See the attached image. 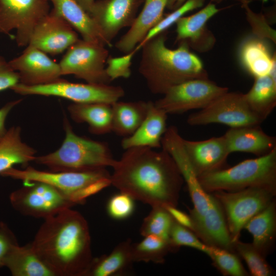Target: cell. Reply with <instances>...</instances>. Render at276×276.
Masks as SVG:
<instances>
[{
  "mask_svg": "<svg viewBox=\"0 0 276 276\" xmlns=\"http://www.w3.org/2000/svg\"><path fill=\"white\" fill-rule=\"evenodd\" d=\"M187 0H168L166 8L171 11H174L181 5H182Z\"/></svg>",
  "mask_w": 276,
  "mask_h": 276,
  "instance_id": "cell-47",
  "label": "cell"
},
{
  "mask_svg": "<svg viewBox=\"0 0 276 276\" xmlns=\"http://www.w3.org/2000/svg\"><path fill=\"white\" fill-rule=\"evenodd\" d=\"M65 138L57 150L36 156L34 162L52 171H82L112 167L115 159L105 143L78 135L66 117L63 119Z\"/></svg>",
  "mask_w": 276,
  "mask_h": 276,
  "instance_id": "cell-4",
  "label": "cell"
},
{
  "mask_svg": "<svg viewBox=\"0 0 276 276\" xmlns=\"http://www.w3.org/2000/svg\"><path fill=\"white\" fill-rule=\"evenodd\" d=\"M161 146L162 149L172 157L187 184L194 205L193 209L189 210L190 215L202 216L210 204L212 194L205 192L201 187L185 150L183 138L176 126L167 127L162 137Z\"/></svg>",
  "mask_w": 276,
  "mask_h": 276,
  "instance_id": "cell-14",
  "label": "cell"
},
{
  "mask_svg": "<svg viewBox=\"0 0 276 276\" xmlns=\"http://www.w3.org/2000/svg\"><path fill=\"white\" fill-rule=\"evenodd\" d=\"M168 0H145L142 10L129 30L116 42V48L128 54L145 38L149 31L164 17Z\"/></svg>",
  "mask_w": 276,
  "mask_h": 276,
  "instance_id": "cell-22",
  "label": "cell"
},
{
  "mask_svg": "<svg viewBox=\"0 0 276 276\" xmlns=\"http://www.w3.org/2000/svg\"><path fill=\"white\" fill-rule=\"evenodd\" d=\"M50 0H0V33L16 30L19 47L28 45L33 30L50 12Z\"/></svg>",
  "mask_w": 276,
  "mask_h": 276,
  "instance_id": "cell-13",
  "label": "cell"
},
{
  "mask_svg": "<svg viewBox=\"0 0 276 276\" xmlns=\"http://www.w3.org/2000/svg\"><path fill=\"white\" fill-rule=\"evenodd\" d=\"M241 1L253 33L260 39L268 38L275 43V31L267 24L265 16L262 13H256L254 12L249 7V0Z\"/></svg>",
  "mask_w": 276,
  "mask_h": 276,
  "instance_id": "cell-40",
  "label": "cell"
},
{
  "mask_svg": "<svg viewBox=\"0 0 276 276\" xmlns=\"http://www.w3.org/2000/svg\"><path fill=\"white\" fill-rule=\"evenodd\" d=\"M174 219L165 207H152L144 218L140 228L143 237L152 235L169 241L170 233Z\"/></svg>",
  "mask_w": 276,
  "mask_h": 276,
  "instance_id": "cell-34",
  "label": "cell"
},
{
  "mask_svg": "<svg viewBox=\"0 0 276 276\" xmlns=\"http://www.w3.org/2000/svg\"><path fill=\"white\" fill-rule=\"evenodd\" d=\"M111 185L151 207L177 206L184 180L166 151L149 147L126 149L112 167Z\"/></svg>",
  "mask_w": 276,
  "mask_h": 276,
  "instance_id": "cell-1",
  "label": "cell"
},
{
  "mask_svg": "<svg viewBox=\"0 0 276 276\" xmlns=\"http://www.w3.org/2000/svg\"><path fill=\"white\" fill-rule=\"evenodd\" d=\"M235 252L246 262L252 276H270L274 270L262 255L251 243L239 240L234 243Z\"/></svg>",
  "mask_w": 276,
  "mask_h": 276,
  "instance_id": "cell-35",
  "label": "cell"
},
{
  "mask_svg": "<svg viewBox=\"0 0 276 276\" xmlns=\"http://www.w3.org/2000/svg\"><path fill=\"white\" fill-rule=\"evenodd\" d=\"M220 202L232 242L239 240L245 224L275 199L276 193L267 189L251 187L239 191L211 193Z\"/></svg>",
  "mask_w": 276,
  "mask_h": 276,
  "instance_id": "cell-7",
  "label": "cell"
},
{
  "mask_svg": "<svg viewBox=\"0 0 276 276\" xmlns=\"http://www.w3.org/2000/svg\"><path fill=\"white\" fill-rule=\"evenodd\" d=\"M134 200L128 194L120 192L109 199L106 206L107 213L114 219H125L130 217L134 212Z\"/></svg>",
  "mask_w": 276,
  "mask_h": 276,
  "instance_id": "cell-39",
  "label": "cell"
},
{
  "mask_svg": "<svg viewBox=\"0 0 276 276\" xmlns=\"http://www.w3.org/2000/svg\"><path fill=\"white\" fill-rule=\"evenodd\" d=\"M223 136L230 154L242 152L258 157L276 148L275 137L266 134L260 125L230 127Z\"/></svg>",
  "mask_w": 276,
  "mask_h": 276,
  "instance_id": "cell-21",
  "label": "cell"
},
{
  "mask_svg": "<svg viewBox=\"0 0 276 276\" xmlns=\"http://www.w3.org/2000/svg\"><path fill=\"white\" fill-rule=\"evenodd\" d=\"M19 82L18 73L0 55V91L11 89Z\"/></svg>",
  "mask_w": 276,
  "mask_h": 276,
  "instance_id": "cell-43",
  "label": "cell"
},
{
  "mask_svg": "<svg viewBox=\"0 0 276 276\" xmlns=\"http://www.w3.org/2000/svg\"><path fill=\"white\" fill-rule=\"evenodd\" d=\"M9 198L20 214L44 219L76 205L56 188L40 181L24 183L22 187L10 194Z\"/></svg>",
  "mask_w": 276,
  "mask_h": 276,
  "instance_id": "cell-10",
  "label": "cell"
},
{
  "mask_svg": "<svg viewBox=\"0 0 276 276\" xmlns=\"http://www.w3.org/2000/svg\"><path fill=\"white\" fill-rule=\"evenodd\" d=\"M227 91L209 78L194 79L170 88L154 103L167 114L181 113L203 108Z\"/></svg>",
  "mask_w": 276,
  "mask_h": 276,
  "instance_id": "cell-12",
  "label": "cell"
},
{
  "mask_svg": "<svg viewBox=\"0 0 276 276\" xmlns=\"http://www.w3.org/2000/svg\"><path fill=\"white\" fill-rule=\"evenodd\" d=\"M275 69L268 75L255 77L252 86L244 94L250 109L263 121L276 106Z\"/></svg>",
  "mask_w": 276,
  "mask_h": 276,
  "instance_id": "cell-29",
  "label": "cell"
},
{
  "mask_svg": "<svg viewBox=\"0 0 276 276\" xmlns=\"http://www.w3.org/2000/svg\"><path fill=\"white\" fill-rule=\"evenodd\" d=\"M211 194L210 204L203 215L200 217L190 215L194 223V233L208 246L235 252L223 209Z\"/></svg>",
  "mask_w": 276,
  "mask_h": 276,
  "instance_id": "cell-19",
  "label": "cell"
},
{
  "mask_svg": "<svg viewBox=\"0 0 276 276\" xmlns=\"http://www.w3.org/2000/svg\"><path fill=\"white\" fill-rule=\"evenodd\" d=\"M78 39L77 31L52 10L36 26L28 45L54 56L67 50Z\"/></svg>",
  "mask_w": 276,
  "mask_h": 276,
  "instance_id": "cell-16",
  "label": "cell"
},
{
  "mask_svg": "<svg viewBox=\"0 0 276 276\" xmlns=\"http://www.w3.org/2000/svg\"><path fill=\"white\" fill-rule=\"evenodd\" d=\"M198 178L203 190L209 193L251 187L263 188L276 193V148L264 155L206 173Z\"/></svg>",
  "mask_w": 276,
  "mask_h": 276,
  "instance_id": "cell-6",
  "label": "cell"
},
{
  "mask_svg": "<svg viewBox=\"0 0 276 276\" xmlns=\"http://www.w3.org/2000/svg\"><path fill=\"white\" fill-rule=\"evenodd\" d=\"M50 2L53 5L52 10L79 32L83 39L109 47L94 19L74 0H50Z\"/></svg>",
  "mask_w": 276,
  "mask_h": 276,
  "instance_id": "cell-24",
  "label": "cell"
},
{
  "mask_svg": "<svg viewBox=\"0 0 276 276\" xmlns=\"http://www.w3.org/2000/svg\"><path fill=\"white\" fill-rule=\"evenodd\" d=\"M149 101H117L111 104L112 131L124 137L134 133L145 118Z\"/></svg>",
  "mask_w": 276,
  "mask_h": 276,
  "instance_id": "cell-30",
  "label": "cell"
},
{
  "mask_svg": "<svg viewBox=\"0 0 276 276\" xmlns=\"http://www.w3.org/2000/svg\"><path fill=\"white\" fill-rule=\"evenodd\" d=\"M176 251L169 241L149 235L140 242L132 244L131 254L133 262H151L163 263L167 255Z\"/></svg>",
  "mask_w": 276,
  "mask_h": 276,
  "instance_id": "cell-33",
  "label": "cell"
},
{
  "mask_svg": "<svg viewBox=\"0 0 276 276\" xmlns=\"http://www.w3.org/2000/svg\"><path fill=\"white\" fill-rule=\"evenodd\" d=\"M18 244L16 238L8 225L0 222V268L4 267L6 259L13 246Z\"/></svg>",
  "mask_w": 276,
  "mask_h": 276,
  "instance_id": "cell-42",
  "label": "cell"
},
{
  "mask_svg": "<svg viewBox=\"0 0 276 276\" xmlns=\"http://www.w3.org/2000/svg\"><path fill=\"white\" fill-rule=\"evenodd\" d=\"M20 133L19 126H12L0 140V173L15 165L34 160L36 150L22 141Z\"/></svg>",
  "mask_w": 276,
  "mask_h": 276,
  "instance_id": "cell-31",
  "label": "cell"
},
{
  "mask_svg": "<svg viewBox=\"0 0 276 276\" xmlns=\"http://www.w3.org/2000/svg\"><path fill=\"white\" fill-rule=\"evenodd\" d=\"M183 145L192 167L198 177L224 168L230 154L223 135L202 141L183 139Z\"/></svg>",
  "mask_w": 276,
  "mask_h": 276,
  "instance_id": "cell-20",
  "label": "cell"
},
{
  "mask_svg": "<svg viewBox=\"0 0 276 276\" xmlns=\"http://www.w3.org/2000/svg\"><path fill=\"white\" fill-rule=\"evenodd\" d=\"M261 39H249L245 41L240 50L241 61L254 77L270 74L275 67V56L271 54Z\"/></svg>",
  "mask_w": 276,
  "mask_h": 276,
  "instance_id": "cell-32",
  "label": "cell"
},
{
  "mask_svg": "<svg viewBox=\"0 0 276 276\" xmlns=\"http://www.w3.org/2000/svg\"><path fill=\"white\" fill-rule=\"evenodd\" d=\"M132 243L128 239L118 244L108 255L93 258L85 276L122 275L130 270L134 262Z\"/></svg>",
  "mask_w": 276,
  "mask_h": 276,
  "instance_id": "cell-28",
  "label": "cell"
},
{
  "mask_svg": "<svg viewBox=\"0 0 276 276\" xmlns=\"http://www.w3.org/2000/svg\"><path fill=\"white\" fill-rule=\"evenodd\" d=\"M11 89L23 96H55L78 103L102 102L112 104L125 95L124 90L120 86L72 83L62 78L53 83L39 85L29 86L18 83Z\"/></svg>",
  "mask_w": 276,
  "mask_h": 276,
  "instance_id": "cell-8",
  "label": "cell"
},
{
  "mask_svg": "<svg viewBox=\"0 0 276 276\" xmlns=\"http://www.w3.org/2000/svg\"><path fill=\"white\" fill-rule=\"evenodd\" d=\"M21 101L22 99H20L9 102L0 108V140L4 136L7 130L5 128V121L9 113Z\"/></svg>",
  "mask_w": 276,
  "mask_h": 276,
  "instance_id": "cell-45",
  "label": "cell"
},
{
  "mask_svg": "<svg viewBox=\"0 0 276 276\" xmlns=\"http://www.w3.org/2000/svg\"><path fill=\"white\" fill-rule=\"evenodd\" d=\"M224 0H210V2L216 4H219L222 2Z\"/></svg>",
  "mask_w": 276,
  "mask_h": 276,
  "instance_id": "cell-48",
  "label": "cell"
},
{
  "mask_svg": "<svg viewBox=\"0 0 276 276\" xmlns=\"http://www.w3.org/2000/svg\"><path fill=\"white\" fill-rule=\"evenodd\" d=\"M220 11L216 4L210 2L196 13L180 17L175 22L176 42H186L189 47L199 52L211 50L216 39L208 29L206 23Z\"/></svg>",
  "mask_w": 276,
  "mask_h": 276,
  "instance_id": "cell-18",
  "label": "cell"
},
{
  "mask_svg": "<svg viewBox=\"0 0 276 276\" xmlns=\"http://www.w3.org/2000/svg\"><path fill=\"white\" fill-rule=\"evenodd\" d=\"M207 255L212 260L213 265L224 275H249L241 262L239 256L235 252L217 247L209 246Z\"/></svg>",
  "mask_w": 276,
  "mask_h": 276,
  "instance_id": "cell-36",
  "label": "cell"
},
{
  "mask_svg": "<svg viewBox=\"0 0 276 276\" xmlns=\"http://www.w3.org/2000/svg\"><path fill=\"white\" fill-rule=\"evenodd\" d=\"M145 0L95 1L88 14L101 30L111 47V41L120 31L131 27L137 10Z\"/></svg>",
  "mask_w": 276,
  "mask_h": 276,
  "instance_id": "cell-15",
  "label": "cell"
},
{
  "mask_svg": "<svg viewBox=\"0 0 276 276\" xmlns=\"http://www.w3.org/2000/svg\"><path fill=\"white\" fill-rule=\"evenodd\" d=\"M11 67L19 76V83L29 86L49 84L62 78L59 63L47 54L28 45L23 52L10 61Z\"/></svg>",
  "mask_w": 276,
  "mask_h": 276,
  "instance_id": "cell-17",
  "label": "cell"
},
{
  "mask_svg": "<svg viewBox=\"0 0 276 276\" xmlns=\"http://www.w3.org/2000/svg\"><path fill=\"white\" fill-rule=\"evenodd\" d=\"M67 110L74 121L87 124L89 131L94 134L102 135L112 131L111 104L73 103L68 106Z\"/></svg>",
  "mask_w": 276,
  "mask_h": 276,
  "instance_id": "cell-26",
  "label": "cell"
},
{
  "mask_svg": "<svg viewBox=\"0 0 276 276\" xmlns=\"http://www.w3.org/2000/svg\"><path fill=\"white\" fill-rule=\"evenodd\" d=\"M88 14L89 13L95 0H74Z\"/></svg>",
  "mask_w": 276,
  "mask_h": 276,
  "instance_id": "cell-46",
  "label": "cell"
},
{
  "mask_svg": "<svg viewBox=\"0 0 276 276\" xmlns=\"http://www.w3.org/2000/svg\"><path fill=\"white\" fill-rule=\"evenodd\" d=\"M263 122L249 107L244 94L228 91L187 119L191 126L217 123L230 127L260 125Z\"/></svg>",
  "mask_w": 276,
  "mask_h": 276,
  "instance_id": "cell-11",
  "label": "cell"
},
{
  "mask_svg": "<svg viewBox=\"0 0 276 276\" xmlns=\"http://www.w3.org/2000/svg\"><path fill=\"white\" fill-rule=\"evenodd\" d=\"M205 0H187L185 3L177 9L168 14L153 27L148 33L143 40L138 44L134 51H139L142 46L150 39L157 35L167 31V30L184 14L194 9L201 7L204 3Z\"/></svg>",
  "mask_w": 276,
  "mask_h": 276,
  "instance_id": "cell-37",
  "label": "cell"
},
{
  "mask_svg": "<svg viewBox=\"0 0 276 276\" xmlns=\"http://www.w3.org/2000/svg\"><path fill=\"white\" fill-rule=\"evenodd\" d=\"M32 245L56 276H85L93 257L88 223L71 208L44 219Z\"/></svg>",
  "mask_w": 276,
  "mask_h": 276,
  "instance_id": "cell-2",
  "label": "cell"
},
{
  "mask_svg": "<svg viewBox=\"0 0 276 276\" xmlns=\"http://www.w3.org/2000/svg\"><path fill=\"white\" fill-rule=\"evenodd\" d=\"M4 266L13 276H56L34 249L31 242L18 244L8 255Z\"/></svg>",
  "mask_w": 276,
  "mask_h": 276,
  "instance_id": "cell-27",
  "label": "cell"
},
{
  "mask_svg": "<svg viewBox=\"0 0 276 276\" xmlns=\"http://www.w3.org/2000/svg\"><path fill=\"white\" fill-rule=\"evenodd\" d=\"M167 114L149 101L145 118L134 133L122 140V148H161L162 139L167 129Z\"/></svg>",
  "mask_w": 276,
  "mask_h": 276,
  "instance_id": "cell-23",
  "label": "cell"
},
{
  "mask_svg": "<svg viewBox=\"0 0 276 276\" xmlns=\"http://www.w3.org/2000/svg\"><path fill=\"white\" fill-rule=\"evenodd\" d=\"M23 183L40 181L49 184L68 197L76 204L111 185V174L106 168L82 171H41L28 167L23 170L10 168L0 173Z\"/></svg>",
  "mask_w": 276,
  "mask_h": 276,
  "instance_id": "cell-5",
  "label": "cell"
},
{
  "mask_svg": "<svg viewBox=\"0 0 276 276\" xmlns=\"http://www.w3.org/2000/svg\"><path fill=\"white\" fill-rule=\"evenodd\" d=\"M135 53L133 50L122 57H108L106 61L107 66L105 70L111 81L119 78H127L130 77L131 59Z\"/></svg>",
  "mask_w": 276,
  "mask_h": 276,
  "instance_id": "cell-41",
  "label": "cell"
},
{
  "mask_svg": "<svg viewBox=\"0 0 276 276\" xmlns=\"http://www.w3.org/2000/svg\"><path fill=\"white\" fill-rule=\"evenodd\" d=\"M166 31L154 36L141 48L139 71L154 94L164 95L170 88L194 79H207L201 60L186 42L174 50L166 45Z\"/></svg>",
  "mask_w": 276,
  "mask_h": 276,
  "instance_id": "cell-3",
  "label": "cell"
},
{
  "mask_svg": "<svg viewBox=\"0 0 276 276\" xmlns=\"http://www.w3.org/2000/svg\"><path fill=\"white\" fill-rule=\"evenodd\" d=\"M105 47L79 39L67 49L59 63L62 76L73 75L87 83L109 84L105 67L109 52Z\"/></svg>",
  "mask_w": 276,
  "mask_h": 276,
  "instance_id": "cell-9",
  "label": "cell"
},
{
  "mask_svg": "<svg viewBox=\"0 0 276 276\" xmlns=\"http://www.w3.org/2000/svg\"><path fill=\"white\" fill-rule=\"evenodd\" d=\"M243 229L252 236V245L266 257L274 249L276 238V203L275 199L266 208L252 217Z\"/></svg>",
  "mask_w": 276,
  "mask_h": 276,
  "instance_id": "cell-25",
  "label": "cell"
},
{
  "mask_svg": "<svg viewBox=\"0 0 276 276\" xmlns=\"http://www.w3.org/2000/svg\"><path fill=\"white\" fill-rule=\"evenodd\" d=\"M165 208L176 222L194 233V223L190 215L177 209L176 206H166Z\"/></svg>",
  "mask_w": 276,
  "mask_h": 276,
  "instance_id": "cell-44",
  "label": "cell"
},
{
  "mask_svg": "<svg viewBox=\"0 0 276 276\" xmlns=\"http://www.w3.org/2000/svg\"><path fill=\"white\" fill-rule=\"evenodd\" d=\"M169 241L175 251L181 246H188L206 255L209 251V246L201 241L194 232L174 220L170 233Z\"/></svg>",
  "mask_w": 276,
  "mask_h": 276,
  "instance_id": "cell-38",
  "label": "cell"
}]
</instances>
